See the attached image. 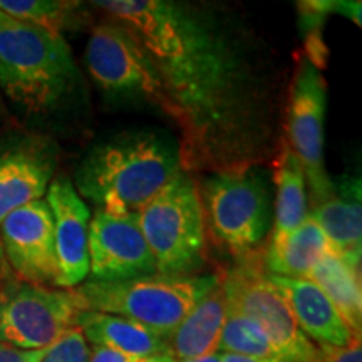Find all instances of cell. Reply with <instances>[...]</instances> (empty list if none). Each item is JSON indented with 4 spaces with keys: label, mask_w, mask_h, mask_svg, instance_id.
I'll return each instance as SVG.
<instances>
[{
    "label": "cell",
    "mask_w": 362,
    "mask_h": 362,
    "mask_svg": "<svg viewBox=\"0 0 362 362\" xmlns=\"http://www.w3.org/2000/svg\"><path fill=\"white\" fill-rule=\"evenodd\" d=\"M181 168L180 149L153 131H129L86 153L74 188L98 210L139 214Z\"/></svg>",
    "instance_id": "cell-2"
},
{
    "label": "cell",
    "mask_w": 362,
    "mask_h": 362,
    "mask_svg": "<svg viewBox=\"0 0 362 362\" xmlns=\"http://www.w3.org/2000/svg\"><path fill=\"white\" fill-rule=\"evenodd\" d=\"M59 148L42 133L0 136V223L8 214L42 200L56 178Z\"/></svg>",
    "instance_id": "cell-12"
},
{
    "label": "cell",
    "mask_w": 362,
    "mask_h": 362,
    "mask_svg": "<svg viewBox=\"0 0 362 362\" xmlns=\"http://www.w3.org/2000/svg\"><path fill=\"white\" fill-rule=\"evenodd\" d=\"M327 84L322 72L305 56L298 61L288 101V146L304 168L312 206L334 194L324 163V115Z\"/></svg>",
    "instance_id": "cell-10"
},
{
    "label": "cell",
    "mask_w": 362,
    "mask_h": 362,
    "mask_svg": "<svg viewBox=\"0 0 362 362\" xmlns=\"http://www.w3.org/2000/svg\"><path fill=\"white\" fill-rule=\"evenodd\" d=\"M0 11L59 35L79 29L88 17L86 4L71 0H0Z\"/></svg>",
    "instance_id": "cell-22"
},
{
    "label": "cell",
    "mask_w": 362,
    "mask_h": 362,
    "mask_svg": "<svg viewBox=\"0 0 362 362\" xmlns=\"http://www.w3.org/2000/svg\"><path fill=\"white\" fill-rule=\"evenodd\" d=\"M11 269H8L6 255H4L2 243H0V287H4L7 282H11Z\"/></svg>",
    "instance_id": "cell-29"
},
{
    "label": "cell",
    "mask_w": 362,
    "mask_h": 362,
    "mask_svg": "<svg viewBox=\"0 0 362 362\" xmlns=\"http://www.w3.org/2000/svg\"><path fill=\"white\" fill-rule=\"evenodd\" d=\"M4 116H6V107H4L2 99H0V123H2V121H4Z\"/></svg>",
    "instance_id": "cell-32"
},
{
    "label": "cell",
    "mask_w": 362,
    "mask_h": 362,
    "mask_svg": "<svg viewBox=\"0 0 362 362\" xmlns=\"http://www.w3.org/2000/svg\"><path fill=\"white\" fill-rule=\"evenodd\" d=\"M225 319L226 296L220 280L166 339V354L181 362L218 352Z\"/></svg>",
    "instance_id": "cell-17"
},
{
    "label": "cell",
    "mask_w": 362,
    "mask_h": 362,
    "mask_svg": "<svg viewBox=\"0 0 362 362\" xmlns=\"http://www.w3.org/2000/svg\"><path fill=\"white\" fill-rule=\"evenodd\" d=\"M221 280L218 275L155 277L93 282L72 288L84 310L126 317L168 339L189 310Z\"/></svg>",
    "instance_id": "cell-5"
},
{
    "label": "cell",
    "mask_w": 362,
    "mask_h": 362,
    "mask_svg": "<svg viewBox=\"0 0 362 362\" xmlns=\"http://www.w3.org/2000/svg\"><path fill=\"white\" fill-rule=\"evenodd\" d=\"M218 351L260 357V359H284L260 325L228 304H226V319L221 329Z\"/></svg>",
    "instance_id": "cell-23"
},
{
    "label": "cell",
    "mask_w": 362,
    "mask_h": 362,
    "mask_svg": "<svg viewBox=\"0 0 362 362\" xmlns=\"http://www.w3.org/2000/svg\"><path fill=\"white\" fill-rule=\"evenodd\" d=\"M226 304L250 317L291 362H315L317 346L298 327L285 297L270 282L255 260L240 264L221 279Z\"/></svg>",
    "instance_id": "cell-9"
},
{
    "label": "cell",
    "mask_w": 362,
    "mask_h": 362,
    "mask_svg": "<svg viewBox=\"0 0 362 362\" xmlns=\"http://www.w3.org/2000/svg\"><path fill=\"white\" fill-rule=\"evenodd\" d=\"M309 280L322 291L334 307L346 320L352 332L361 337L362 330V291L361 270L354 269L339 259L334 253H327L310 272Z\"/></svg>",
    "instance_id": "cell-21"
},
{
    "label": "cell",
    "mask_w": 362,
    "mask_h": 362,
    "mask_svg": "<svg viewBox=\"0 0 362 362\" xmlns=\"http://www.w3.org/2000/svg\"><path fill=\"white\" fill-rule=\"evenodd\" d=\"M45 351L47 349L27 351L8 344H0V362H40L44 359Z\"/></svg>",
    "instance_id": "cell-26"
},
{
    "label": "cell",
    "mask_w": 362,
    "mask_h": 362,
    "mask_svg": "<svg viewBox=\"0 0 362 362\" xmlns=\"http://www.w3.org/2000/svg\"><path fill=\"white\" fill-rule=\"evenodd\" d=\"M81 310L84 307L74 291L11 280L0 287V344L47 349L76 327Z\"/></svg>",
    "instance_id": "cell-7"
},
{
    "label": "cell",
    "mask_w": 362,
    "mask_h": 362,
    "mask_svg": "<svg viewBox=\"0 0 362 362\" xmlns=\"http://www.w3.org/2000/svg\"><path fill=\"white\" fill-rule=\"evenodd\" d=\"M136 362H180V361H176L175 357H171L170 354H158L151 357H144V359H138Z\"/></svg>",
    "instance_id": "cell-30"
},
{
    "label": "cell",
    "mask_w": 362,
    "mask_h": 362,
    "mask_svg": "<svg viewBox=\"0 0 362 362\" xmlns=\"http://www.w3.org/2000/svg\"><path fill=\"white\" fill-rule=\"evenodd\" d=\"M205 228L237 259L253 262L272 223L270 188L259 165L211 173L198 187Z\"/></svg>",
    "instance_id": "cell-4"
},
{
    "label": "cell",
    "mask_w": 362,
    "mask_h": 362,
    "mask_svg": "<svg viewBox=\"0 0 362 362\" xmlns=\"http://www.w3.org/2000/svg\"><path fill=\"white\" fill-rule=\"evenodd\" d=\"M220 357H221V362H291L287 359H260V357L230 354V352H220Z\"/></svg>",
    "instance_id": "cell-28"
},
{
    "label": "cell",
    "mask_w": 362,
    "mask_h": 362,
    "mask_svg": "<svg viewBox=\"0 0 362 362\" xmlns=\"http://www.w3.org/2000/svg\"><path fill=\"white\" fill-rule=\"evenodd\" d=\"M76 327L83 332L88 344L117 351L133 359L166 354L165 337L126 317L81 310L76 319Z\"/></svg>",
    "instance_id": "cell-18"
},
{
    "label": "cell",
    "mask_w": 362,
    "mask_h": 362,
    "mask_svg": "<svg viewBox=\"0 0 362 362\" xmlns=\"http://www.w3.org/2000/svg\"><path fill=\"white\" fill-rule=\"evenodd\" d=\"M181 362H221L220 352H214V354H206L202 357H194V359H188V361H181Z\"/></svg>",
    "instance_id": "cell-31"
},
{
    "label": "cell",
    "mask_w": 362,
    "mask_h": 362,
    "mask_svg": "<svg viewBox=\"0 0 362 362\" xmlns=\"http://www.w3.org/2000/svg\"><path fill=\"white\" fill-rule=\"evenodd\" d=\"M90 346L78 327L67 330L52 346L47 347L40 362H89Z\"/></svg>",
    "instance_id": "cell-24"
},
{
    "label": "cell",
    "mask_w": 362,
    "mask_h": 362,
    "mask_svg": "<svg viewBox=\"0 0 362 362\" xmlns=\"http://www.w3.org/2000/svg\"><path fill=\"white\" fill-rule=\"evenodd\" d=\"M291 307L298 327L317 346L346 347L357 339L329 297L309 279H287L269 275Z\"/></svg>",
    "instance_id": "cell-15"
},
{
    "label": "cell",
    "mask_w": 362,
    "mask_h": 362,
    "mask_svg": "<svg viewBox=\"0 0 362 362\" xmlns=\"http://www.w3.org/2000/svg\"><path fill=\"white\" fill-rule=\"evenodd\" d=\"M330 252L327 238L310 215L291 235L270 243L264 255L267 274L287 279H309L310 272Z\"/></svg>",
    "instance_id": "cell-19"
},
{
    "label": "cell",
    "mask_w": 362,
    "mask_h": 362,
    "mask_svg": "<svg viewBox=\"0 0 362 362\" xmlns=\"http://www.w3.org/2000/svg\"><path fill=\"white\" fill-rule=\"evenodd\" d=\"M134 33L160 81L158 106L181 129V168L255 166L269 149L262 81L242 47L200 7L171 0H98Z\"/></svg>",
    "instance_id": "cell-1"
},
{
    "label": "cell",
    "mask_w": 362,
    "mask_h": 362,
    "mask_svg": "<svg viewBox=\"0 0 362 362\" xmlns=\"http://www.w3.org/2000/svg\"><path fill=\"white\" fill-rule=\"evenodd\" d=\"M156 262L138 221V214L96 210L89 221V277L93 282L155 277Z\"/></svg>",
    "instance_id": "cell-11"
},
{
    "label": "cell",
    "mask_w": 362,
    "mask_h": 362,
    "mask_svg": "<svg viewBox=\"0 0 362 362\" xmlns=\"http://www.w3.org/2000/svg\"><path fill=\"white\" fill-rule=\"evenodd\" d=\"M64 35L0 11V93L29 119L57 116L79 88Z\"/></svg>",
    "instance_id": "cell-3"
},
{
    "label": "cell",
    "mask_w": 362,
    "mask_h": 362,
    "mask_svg": "<svg viewBox=\"0 0 362 362\" xmlns=\"http://www.w3.org/2000/svg\"><path fill=\"white\" fill-rule=\"evenodd\" d=\"M45 202L51 208L54 221L57 288L72 291L89 277L90 211L66 175H59L51 181Z\"/></svg>",
    "instance_id": "cell-14"
},
{
    "label": "cell",
    "mask_w": 362,
    "mask_h": 362,
    "mask_svg": "<svg viewBox=\"0 0 362 362\" xmlns=\"http://www.w3.org/2000/svg\"><path fill=\"white\" fill-rule=\"evenodd\" d=\"M327 238L330 253L361 270L362 208L361 181L344 178L334 194L312 206L309 214Z\"/></svg>",
    "instance_id": "cell-16"
},
{
    "label": "cell",
    "mask_w": 362,
    "mask_h": 362,
    "mask_svg": "<svg viewBox=\"0 0 362 362\" xmlns=\"http://www.w3.org/2000/svg\"><path fill=\"white\" fill-rule=\"evenodd\" d=\"M138 359L121 354V352L106 349V347H96L93 346L90 349L89 362H136Z\"/></svg>",
    "instance_id": "cell-27"
},
{
    "label": "cell",
    "mask_w": 362,
    "mask_h": 362,
    "mask_svg": "<svg viewBox=\"0 0 362 362\" xmlns=\"http://www.w3.org/2000/svg\"><path fill=\"white\" fill-rule=\"evenodd\" d=\"M138 221L158 275L189 277L205 264V218L189 171L180 170L139 211Z\"/></svg>",
    "instance_id": "cell-6"
},
{
    "label": "cell",
    "mask_w": 362,
    "mask_h": 362,
    "mask_svg": "<svg viewBox=\"0 0 362 362\" xmlns=\"http://www.w3.org/2000/svg\"><path fill=\"white\" fill-rule=\"evenodd\" d=\"M86 66L104 93L160 103V81L151 59L123 22L110 17L94 25L86 45Z\"/></svg>",
    "instance_id": "cell-8"
},
{
    "label": "cell",
    "mask_w": 362,
    "mask_h": 362,
    "mask_svg": "<svg viewBox=\"0 0 362 362\" xmlns=\"http://www.w3.org/2000/svg\"><path fill=\"white\" fill-rule=\"evenodd\" d=\"M275 225L270 243H277L291 235L305 216L307 211V180L300 161L287 143L282 144L275 163Z\"/></svg>",
    "instance_id": "cell-20"
},
{
    "label": "cell",
    "mask_w": 362,
    "mask_h": 362,
    "mask_svg": "<svg viewBox=\"0 0 362 362\" xmlns=\"http://www.w3.org/2000/svg\"><path fill=\"white\" fill-rule=\"evenodd\" d=\"M315 362H362L361 337L354 339L346 347L317 346Z\"/></svg>",
    "instance_id": "cell-25"
},
{
    "label": "cell",
    "mask_w": 362,
    "mask_h": 362,
    "mask_svg": "<svg viewBox=\"0 0 362 362\" xmlns=\"http://www.w3.org/2000/svg\"><path fill=\"white\" fill-rule=\"evenodd\" d=\"M0 243L8 269L22 282L57 288L54 221L44 198L17 208L2 220Z\"/></svg>",
    "instance_id": "cell-13"
}]
</instances>
